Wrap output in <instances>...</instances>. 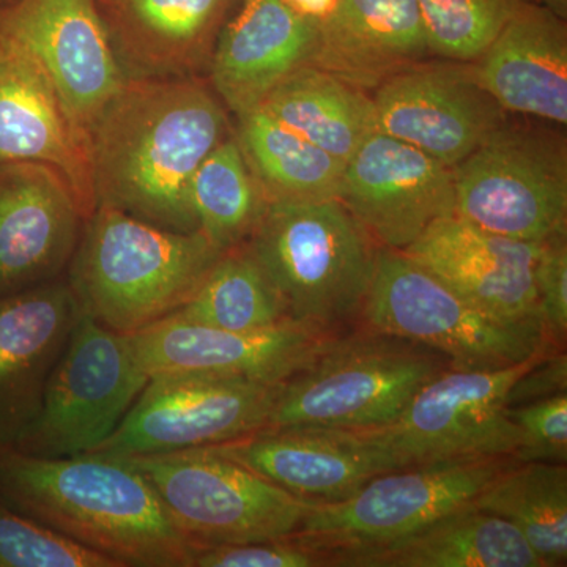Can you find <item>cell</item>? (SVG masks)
<instances>
[{"instance_id":"9a60e30c","label":"cell","mask_w":567,"mask_h":567,"mask_svg":"<svg viewBox=\"0 0 567 567\" xmlns=\"http://www.w3.org/2000/svg\"><path fill=\"white\" fill-rule=\"evenodd\" d=\"M371 99L375 132L404 141L451 169L507 122L472 63H417L383 82Z\"/></svg>"},{"instance_id":"e575fe53","label":"cell","mask_w":567,"mask_h":567,"mask_svg":"<svg viewBox=\"0 0 567 567\" xmlns=\"http://www.w3.org/2000/svg\"><path fill=\"white\" fill-rule=\"evenodd\" d=\"M324 551L306 546L290 535L260 543L200 548L192 567H327Z\"/></svg>"},{"instance_id":"3957f363","label":"cell","mask_w":567,"mask_h":567,"mask_svg":"<svg viewBox=\"0 0 567 567\" xmlns=\"http://www.w3.org/2000/svg\"><path fill=\"white\" fill-rule=\"evenodd\" d=\"M224 252L200 230L163 229L96 205L65 279L85 316L133 336L177 312Z\"/></svg>"},{"instance_id":"8992f818","label":"cell","mask_w":567,"mask_h":567,"mask_svg":"<svg viewBox=\"0 0 567 567\" xmlns=\"http://www.w3.org/2000/svg\"><path fill=\"white\" fill-rule=\"evenodd\" d=\"M360 320L364 328L431 347L458 371L507 368L555 347L543 324L487 315L404 252L388 248L377 249Z\"/></svg>"},{"instance_id":"4316f807","label":"cell","mask_w":567,"mask_h":567,"mask_svg":"<svg viewBox=\"0 0 567 567\" xmlns=\"http://www.w3.org/2000/svg\"><path fill=\"white\" fill-rule=\"evenodd\" d=\"M257 107L344 163L375 132L371 93L311 63L279 82Z\"/></svg>"},{"instance_id":"ba28073f","label":"cell","mask_w":567,"mask_h":567,"mask_svg":"<svg viewBox=\"0 0 567 567\" xmlns=\"http://www.w3.org/2000/svg\"><path fill=\"white\" fill-rule=\"evenodd\" d=\"M454 215L514 240L543 244L567 229L561 134L507 121L453 167Z\"/></svg>"},{"instance_id":"4dcf8cb0","label":"cell","mask_w":567,"mask_h":567,"mask_svg":"<svg viewBox=\"0 0 567 567\" xmlns=\"http://www.w3.org/2000/svg\"><path fill=\"white\" fill-rule=\"evenodd\" d=\"M189 204L200 233L223 251L244 245L262 218L268 203L235 133L197 167Z\"/></svg>"},{"instance_id":"7402d4cb","label":"cell","mask_w":567,"mask_h":567,"mask_svg":"<svg viewBox=\"0 0 567 567\" xmlns=\"http://www.w3.org/2000/svg\"><path fill=\"white\" fill-rule=\"evenodd\" d=\"M81 315L65 278L0 298V445H14L39 415Z\"/></svg>"},{"instance_id":"484cf974","label":"cell","mask_w":567,"mask_h":567,"mask_svg":"<svg viewBox=\"0 0 567 567\" xmlns=\"http://www.w3.org/2000/svg\"><path fill=\"white\" fill-rule=\"evenodd\" d=\"M334 567H546L505 518L472 503L382 546L334 551Z\"/></svg>"},{"instance_id":"ab89813d","label":"cell","mask_w":567,"mask_h":567,"mask_svg":"<svg viewBox=\"0 0 567 567\" xmlns=\"http://www.w3.org/2000/svg\"><path fill=\"white\" fill-rule=\"evenodd\" d=\"M3 2H9V0H3Z\"/></svg>"},{"instance_id":"30bf717a","label":"cell","mask_w":567,"mask_h":567,"mask_svg":"<svg viewBox=\"0 0 567 567\" xmlns=\"http://www.w3.org/2000/svg\"><path fill=\"white\" fill-rule=\"evenodd\" d=\"M148 380L132 338L82 312L52 369L39 415L11 446L50 458L92 453L122 423Z\"/></svg>"},{"instance_id":"836d02e7","label":"cell","mask_w":567,"mask_h":567,"mask_svg":"<svg viewBox=\"0 0 567 567\" xmlns=\"http://www.w3.org/2000/svg\"><path fill=\"white\" fill-rule=\"evenodd\" d=\"M506 413L520 432V447L514 456L518 464H566L567 393L507 406Z\"/></svg>"},{"instance_id":"277c9868","label":"cell","mask_w":567,"mask_h":567,"mask_svg":"<svg viewBox=\"0 0 567 567\" xmlns=\"http://www.w3.org/2000/svg\"><path fill=\"white\" fill-rule=\"evenodd\" d=\"M244 245L290 319L331 333L360 320L379 246L338 199L268 204Z\"/></svg>"},{"instance_id":"d590c367","label":"cell","mask_w":567,"mask_h":567,"mask_svg":"<svg viewBox=\"0 0 567 567\" xmlns=\"http://www.w3.org/2000/svg\"><path fill=\"white\" fill-rule=\"evenodd\" d=\"M535 286L544 333L551 344L561 349L567 333V233L540 244Z\"/></svg>"},{"instance_id":"5b68a950","label":"cell","mask_w":567,"mask_h":567,"mask_svg":"<svg viewBox=\"0 0 567 567\" xmlns=\"http://www.w3.org/2000/svg\"><path fill=\"white\" fill-rule=\"evenodd\" d=\"M450 368L445 354L402 336L364 327L342 333L282 383L265 429L383 427Z\"/></svg>"},{"instance_id":"d6a6232c","label":"cell","mask_w":567,"mask_h":567,"mask_svg":"<svg viewBox=\"0 0 567 567\" xmlns=\"http://www.w3.org/2000/svg\"><path fill=\"white\" fill-rule=\"evenodd\" d=\"M0 567H117L110 558L41 527L0 499Z\"/></svg>"},{"instance_id":"74e56055","label":"cell","mask_w":567,"mask_h":567,"mask_svg":"<svg viewBox=\"0 0 567 567\" xmlns=\"http://www.w3.org/2000/svg\"><path fill=\"white\" fill-rule=\"evenodd\" d=\"M282 2L298 17L320 25V22L334 9L338 0H282Z\"/></svg>"},{"instance_id":"6da1fadb","label":"cell","mask_w":567,"mask_h":567,"mask_svg":"<svg viewBox=\"0 0 567 567\" xmlns=\"http://www.w3.org/2000/svg\"><path fill=\"white\" fill-rule=\"evenodd\" d=\"M229 134V111L210 82L126 78L87 134L96 205L163 229L199 230L189 185Z\"/></svg>"},{"instance_id":"83f0119b","label":"cell","mask_w":567,"mask_h":567,"mask_svg":"<svg viewBox=\"0 0 567 567\" xmlns=\"http://www.w3.org/2000/svg\"><path fill=\"white\" fill-rule=\"evenodd\" d=\"M237 121L235 137L268 204L338 199L344 162L293 133L262 107Z\"/></svg>"},{"instance_id":"d6986e66","label":"cell","mask_w":567,"mask_h":567,"mask_svg":"<svg viewBox=\"0 0 567 567\" xmlns=\"http://www.w3.org/2000/svg\"><path fill=\"white\" fill-rule=\"evenodd\" d=\"M539 249L453 215L431 224L402 252L487 315L543 324L535 286Z\"/></svg>"},{"instance_id":"1f68e13d","label":"cell","mask_w":567,"mask_h":567,"mask_svg":"<svg viewBox=\"0 0 567 567\" xmlns=\"http://www.w3.org/2000/svg\"><path fill=\"white\" fill-rule=\"evenodd\" d=\"M527 0H416L429 52L473 63Z\"/></svg>"},{"instance_id":"9c48e42d","label":"cell","mask_w":567,"mask_h":567,"mask_svg":"<svg viewBox=\"0 0 567 567\" xmlns=\"http://www.w3.org/2000/svg\"><path fill=\"white\" fill-rule=\"evenodd\" d=\"M514 457H458L391 470L344 499L312 503L292 536L324 551L382 546L470 505Z\"/></svg>"},{"instance_id":"e0dca14e","label":"cell","mask_w":567,"mask_h":567,"mask_svg":"<svg viewBox=\"0 0 567 567\" xmlns=\"http://www.w3.org/2000/svg\"><path fill=\"white\" fill-rule=\"evenodd\" d=\"M84 223L61 171L41 163L0 164V298L63 278Z\"/></svg>"},{"instance_id":"ffe728a7","label":"cell","mask_w":567,"mask_h":567,"mask_svg":"<svg viewBox=\"0 0 567 567\" xmlns=\"http://www.w3.org/2000/svg\"><path fill=\"white\" fill-rule=\"evenodd\" d=\"M41 163L61 171L84 212H95L84 134L47 71L17 41L0 35V164Z\"/></svg>"},{"instance_id":"4fadbf2b","label":"cell","mask_w":567,"mask_h":567,"mask_svg":"<svg viewBox=\"0 0 567 567\" xmlns=\"http://www.w3.org/2000/svg\"><path fill=\"white\" fill-rule=\"evenodd\" d=\"M339 334L292 319L237 333L166 317L130 338L148 377L200 375L279 385L315 363Z\"/></svg>"},{"instance_id":"44dd1931","label":"cell","mask_w":567,"mask_h":567,"mask_svg":"<svg viewBox=\"0 0 567 567\" xmlns=\"http://www.w3.org/2000/svg\"><path fill=\"white\" fill-rule=\"evenodd\" d=\"M319 25L282 0H237L219 29L208 76L235 117L256 110L279 82L309 65Z\"/></svg>"},{"instance_id":"5bb4252c","label":"cell","mask_w":567,"mask_h":567,"mask_svg":"<svg viewBox=\"0 0 567 567\" xmlns=\"http://www.w3.org/2000/svg\"><path fill=\"white\" fill-rule=\"evenodd\" d=\"M0 35L31 52L87 140L93 122L125 84L96 0H9Z\"/></svg>"},{"instance_id":"2e32d148","label":"cell","mask_w":567,"mask_h":567,"mask_svg":"<svg viewBox=\"0 0 567 567\" xmlns=\"http://www.w3.org/2000/svg\"><path fill=\"white\" fill-rule=\"evenodd\" d=\"M338 200L379 248L404 251L431 224L454 215L453 169L374 132L347 159Z\"/></svg>"},{"instance_id":"7a4b0ae2","label":"cell","mask_w":567,"mask_h":567,"mask_svg":"<svg viewBox=\"0 0 567 567\" xmlns=\"http://www.w3.org/2000/svg\"><path fill=\"white\" fill-rule=\"evenodd\" d=\"M0 499L117 567H192L197 548L121 457H39L0 445Z\"/></svg>"},{"instance_id":"cb8c5ba5","label":"cell","mask_w":567,"mask_h":567,"mask_svg":"<svg viewBox=\"0 0 567 567\" xmlns=\"http://www.w3.org/2000/svg\"><path fill=\"white\" fill-rule=\"evenodd\" d=\"M126 78L199 76L237 0H96Z\"/></svg>"},{"instance_id":"ac0fdd59","label":"cell","mask_w":567,"mask_h":567,"mask_svg":"<svg viewBox=\"0 0 567 567\" xmlns=\"http://www.w3.org/2000/svg\"><path fill=\"white\" fill-rule=\"evenodd\" d=\"M207 450L316 503L344 499L372 477L402 468L363 434L342 429H260Z\"/></svg>"},{"instance_id":"d4e9b609","label":"cell","mask_w":567,"mask_h":567,"mask_svg":"<svg viewBox=\"0 0 567 567\" xmlns=\"http://www.w3.org/2000/svg\"><path fill=\"white\" fill-rule=\"evenodd\" d=\"M427 55L416 0H338L320 22L311 65L372 93Z\"/></svg>"},{"instance_id":"7c38bea8","label":"cell","mask_w":567,"mask_h":567,"mask_svg":"<svg viewBox=\"0 0 567 567\" xmlns=\"http://www.w3.org/2000/svg\"><path fill=\"white\" fill-rule=\"evenodd\" d=\"M282 383L155 375L122 423L89 454L153 456L221 445L267 427Z\"/></svg>"},{"instance_id":"603a6c76","label":"cell","mask_w":567,"mask_h":567,"mask_svg":"<svg viewBox=\"0 0 567 567\" xmlns=\"http://www.w3.org/2000/svg\"><path fill=\"white\" fill-rule=\"evenodd\" d=\"M472 69L506 114L566 128L567 25L554 11L527 0Z\"/></svg>"},{"instance_id":"52a82bcc","label":"cell","mask_w":567,"mask_h":567,"mask_svg":"<svg viewBox=\"0 0 567 567\" xmlns=\"http://www.w3.org/2000/svg\"><path fill=\"white\" fill-rule=\"evenodd\" d=\"M121 458L147 477L175 528L197 551L293 535L315 503L207 447Z\"/></svg>"},{"instance_id":"8d00e7d4","label":"cell","mask_w":567,"mask_h":567,"mask_svg":"<svg viewBox=\"0 0 567 567\" xmlns=\"http://www.w3.org/2000/svg\"><path fill=\"white\" fill-rule=\"evenodd\" d=\"M566 391V354L561 349H550L513 383L506 394V406L528 404Z\"/></svg>"},{"instance_id":"8fae6325","label":"cell","mask_w":567,"mask_h":567,"mask_svg":"<svg viewBox=\"0 0 567 567\" xmlns=\"http://www.w3.org/2000/svg\"><path fill=\"white\" fill-rule=\"evenodd\" d=\"M543 352L494 371L446 369L417 391L393 423L358 431L399 466L458 457H514L520 432L506 413V394Z\"/></svg>"},{"instance_id":"f1b7e54d","label":"cell","mask_w":567,"mask_h":567,"mask_svg":"<svg viewBox=\"0 0 567 567\" xmlns=\"http://www.w3.org/2000/svg\"><path fill=\"white\" fill-rule=\"evenodd\" d=\"M472 505L513 524L544 566L567 565L566 464L517 462L496 475Z\"/></svg>"},{"instance_id":"f546056e","label":"cell","mask_w":567,"mask_h":567,"mask_svg":"<svg viewBox=\"0 0 567 567\" xmlns=\"http://www.w3.org/2000/svg\"><path fill=\"white\" fill-rule=\"evenodd\" d=\"M174 319L218 330H264L289 320L281 295L245 245L227 249Z\"/></svg>"},{"instance_id":"f35d334b","label":"cell","mask_w":567,"mask_h":567,"mask_svg":"<svg viewBox=\"0 0 567 567\" xmlns=\"http://www.w3.org/2000/svg\"><path fill=\"white\" fill-rule=\"evenodd\" d=\"M532 2L546 7V9L554 11L563 20L567 18V0H532Z\"/></svg>"},{"instance_id":"60d3db41","label":"cell","mask_w":567,"mask_h":567,"mask_svg":"<svg viewBox=\"0 0 567 567\" xmlns=\"http://www.w3.org/2000/svg\"><path fill=\"white\" fill-rule=\"evenodd\" d=\"M2 2H3V0H0V3H2Z\"/></svg>"}]
</instances>
